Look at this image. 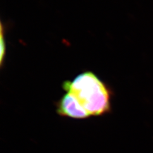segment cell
I'll return each mask as SVG.
<instances>
[{
    "instance_id": "1",
    "label": "cell",
    "mask_w": 153,
    "mask_h": 153,
    "mask_svg": "<svg viewBox=\"0 0 153 153\" xmlns=\"http://www.w3.org/2000/svg\"><path fill=\"white\" fill-rule=\"evenodd\" d=\"M62 88L73 95L90 116H101L112 111L113 91L91 71L80 74L72 81L64 82Z\"/></svg>"
},
{
    "instance_id": "3",
    "label": "cell",
    "mask_w": 153,
    "mask_h": 153,
    "mask_svg": "<svg viewBox=\"0 0 153 153\" xmlns=\"http://www.w3.org/2000/svg\"><path fill=\"white\" fill-rule=\"evenodd\" d=\"M2 28H1V62L2 63L3 61V58L5 55V44H4V37H3V34H2Z\"/></svg>"
},
{
    "instance_id": "2",
    "label": "cell",
    "mask_w": 153,
    "mask_h": 153,
    "mask_svg": "<svg viewBox=\"0 0 153 153\" xmlns=\"http://www.w3.org/2000/svg\"><path fill=\"white\" fill-rule=\"evenodd\" d=\"M56 112L62 117L75 119H86L90 117L78 99L71 94L66 93L55 103Z\"/></svg>"
}]
</instances>
